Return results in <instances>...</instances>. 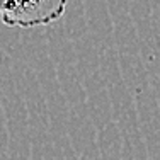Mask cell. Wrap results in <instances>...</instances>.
<instances>
[{"label":"cell","mask_w":160,"mask_h":160,"mask_svg":"<svg viewBox=\"0 0 160 160\" xmlns=\"http://www.w3.org/2000/svg\"><path fill=\"white\" fill-rule=\"evenodd\" d=\"M68 0H0V19L9 28H36L58 21Z\"/></svg>","instance_id":"6da1fadb"}]
</instances>
